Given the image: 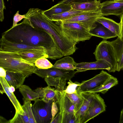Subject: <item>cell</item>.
<instances>
[{"label":"cell","instance_id":"17","mask_svg":"<svg viewBox=\"0 0 123 123\" xmlns=\"http://www.w3.org/2000/svg\"><path fill=\"white\" fill-rule=\"evenodd\" d=\"M83 98L82 104L79 109L74 114L76 123H81L82 120L92 103L93 94L89 92L80 93Z\"/></svg>","mask_w":123,"mask_h":123},{"label":"cell","instance_id":"37","mask_svg":"<svg viewBox=\"0 0 123 123\" xmlns=\"http://www.w3.org/2000/svg\"><path fill=\"white\" fill-rule=\"evenodd\" d=\"M94 0H62L58 2L60 3L71 4L75 3H82Z\"/></svg>","mask_w":123,"mask_h":123},{"label":"cell","instance_id":"9","mask_svg":"<svg viewBox=\"0 0 123 123\" xmlns=\"http://www.w3.org/2000/svg\"><path fill=\"white\" fill-rule=\"evenodd\" d=\"M111 75L102 70L100 73L88 80L82 81L77 88L80 93L87 92L99 86Z\"/></svg>","mask_w":123,"mask_h":123},{"label":"cell","instance_id":"42","mask_svg":"<svg viewBox=\"0 0 123 123\" xmlns=\"http://www.w3.org/2000/svg\"><path fill=\"white\" fill-rule=\"evenodd\" d=\"M121 27V40L123 41V14L120 16V22Z\"/></svg>","mask_w":123,"mask_h":123},{"label":"cell","instance_id":"38","mask_svg":"<svg viewBox=\"0 0 123 123\" xmlns=\"http://www.w3.org/2000/svg\"><path fill=\"white\" fill-rule=\"evenodd\" d=\"M6 9L4 0H0V21L2 22L4 19L3 10Z\"/></svg>","mask_w":123,"mask_h":123},{"label":"cell","instance_id":"11","mask_svg":"<svg viewBox=\"0 0 123 123\" xmlns=\"http://www.w3.org/2000/svg\"><path fill=\"white\" fill-rule=\"evenodd\" d=\"M31 49L46 50L42 47L31 46L13 42L2 37L0 38V51L17 53Z\"/></svg>","mask_w":123,"mask_h":123},{"label":"cell","instance_id":"45","mask_svg":"<svg viewBox=\"0 0 123 123\" xmlns=\"http://www.w3.org/2000/svg\"><path fill=\"white\" fill-rule=\"evenodd\" d=\"M119 123H123V108L120 112Z\"/></svg>","mask_w":123,"mask_h":123},{"label":"cell","instance_id":"39","mask_svg":"<svg viewBox=\"0 0 123 123\" xmlns=\"http://www.w3.org/2000/svg\"><path fill=\"white\" fill-rule=\"evenodd\" d=\"M58 108L56 103L55 102L53 101L52 102L51 107V112L52 118L51 122L52 121L54 118L55 115L58 112Z\"/></svg>","mask_w":123,"mask_h":123},{"label":"cell","instance_id":"12","mask_svg":"<svg viewBox=\"0 0 123 123\" xmlns=\"http://www.w3.org/2000/svg\"><path fill=\"white\" fill-rule=\"evenodd\" d=\"M103 16L114 15L120 16L123 14V0H107L101 3Z\"/></svg>","mask_w":123,"mask_h":123},{"label":"cell","instance_id":"3","mask_svg":"<svg viewBox=\"0 0 123 123\" xmlns=\"http://www.w3.org/2000/svg\"><path fill=\"white\" fill-rule=\"evenodd\" d=\"M0 67L6 71L21 73L26 77L34 73L36 67L17 53L0 51Z\"/></svg>","mask_w":123,"mask_h":123},{"label":"cell","instance_id":"10","mask_svg":"<svg viewBox=\"0 0 123 123\" xmlns=\"http://www.w3.org/2000/svg\"><path fill=\"white\" fill-rule=\"evenodd\" d=\"M77 73L74 70H67L61 69L51 68L45 69L35 68L34 73L43 78L47 76L55 77H60L66 79L67 80H71Z\"/></svg>","mask_w":123,"mask_h":123},{"label":"cell","instance_id":"22","mask_svg":"<svg viewBox=\"0 0 123 123\" xmlns=\"http://www.w3.org/2000/svg\"><path fill=\"white\" fill-rule=\"evenodd\" d=\"M26 78L21 73L7 71L5 78L10 86H12L17 89L23 84Z\"/></svg>","mask_w":123,"mask_h":123},{"label":"cell","instance_id":"32","mask_svg":"<svg viewBox=\"0 0 123 123\" xmlns=\"http://www.w3.org/2000/svg\"><path fill=\"white\" fill-rule=\"evenodd\" d=\"M46 58L43 57L37 59L34 63L35 66L37 68L41 69H45L51 68L53 65Z\"/></svg>","mask_w":123,"mask_h":123},{"label":"cell","instance_id":"4","mask_svg":"<svg viewBox=\"0 0 123 123\" xmlns=\"http://www.w3.org/2000/svg\"><path fill=\"white\" fill-rule=\"evenodd\" d=\"M62 31L69 38L77 43L89 40L93 36L89 30L82 25L77 22H56Z\"/></svg>","mask_w":123,"mask_h":123},{"label":"cell","instance_id":"20","mask_svg":"<svg viewBox=\"0 0 123 123\" xmlns=\"http://www.w3.org/2000/svg\"><path fill=\"white\" fill-rule=\"evenodd\" d=\"M97 22L102 24L121 39V27L120 23H117L112 19L103 16L99 17L97 19Z\"/></svg>","mask_w":123,"mask_h":123},{"label":"cell","instance_id":"35","mask_svg":"<svg viewBox=\"0 0 123 123\" xmlns=\"http://www.w3.org/2000/svg\"><path fill=\"white\" fill-rule=\"evenodd\" d=\"M61 123H76V118L74 113H64L61 114Z\"/></svg>","mask_w":123,"mask_h":123},{"label":"cell","instance_id":"6","mask_svg":"<svg viewBox=\"0 0 123 123\" xmlns=\"http://www.w3.org/2000/svg\"><path fill=\"white\" fill-rule=\"evenodd\" d=\"M47 103L40 98L35 102L32 109L37 123H50L52 118L51 110L52 102Z\"/></svg>","mask_w":123,"mask_h":123},{"label":"cell","instance_id":"5","mask_svg":"<svg viewBox=\"0 0 123 123\" xmlns=\"http://www.w3.org/2000/svg\"><path fill=\"white\" fill-rule=\"evenodd\" d=\"M96 60H103L109 63L112 68L109 72L117 71V62L112 46L110 42L104 39L97 46L93 53Z\"/></svg>","mask_w":123,"mask_h":123},{"label":"cell","instance_id":"29","mask_svg":"<svg viewBox=\"0 0 123 123\" xmlns=\"http://www.w3.org/2000/svg\"><path fill=\"white\" fill-rule=\"evenodd\" d=\"M110 42L113 48L118 62L123 52V41L118 37L116 40Z\"/></svg>","mask_w":123,"mask_h":123},{"label":"cell","instance_id":"27","mask_svg":"<svg viewBox=\"0 0 123 123\" xmlns=\"http://www.w3.org/2000/svg\"><path fill=\"white\" fill-rule=\"evenodd\" d=\"M44 78L48 86H54L55 89H57L65 90L66 88V84L67 80L65 78L48 75Z\"/></svg>","mask_w":123,"mask_h":123},{"label":"cell","instance_id":"34","mask_svg":"<svg viewBox=\"0 0 123 123\" xmlns=\"http://www.w3.org/2000/svg\"><path fill=\"white\" fill-rule=\"evenodd\" d=\"M67 83L68 86H67L64 91L67 93L71 94L78 92L77 88L80 85V83L77 81L73 82L71 80H70Z\"/></svg>","mask_w":123,"mask_h":123},{"label":"cell","instance_id":"21","mask_svg":"<svg viewBox=\"0 0 123 123\" xmlns=\"http://www.w3.org/2000/svg\"><path fill=\"white\" fill-rule=\"evenodd\" d=\"M98 23L95 28L89 31L92 36L97 37L106 40L117 37L116 34L102 24Z\"/></svg>","mask_w":123,"mask_h":123},{"label":"cell","instance_id":"23","mask_svg":"<svg viewBox=\"0 0 123 123\" xmlns=\"http://www.w3.org/2000/svg\"><path fill=\"white\" fill-rule=\"evenodd\" d=\"M118 84V81L117 78L111 75L99 86L87 92L93 94L101 92L104 94L109 89Z\"/></svg>","mask_w":123,"mask_h":123},{"label":"cell","instance_id":"16","mask_svg":"<svg viewBox=\"0 0 123 123\" xmlns=\"http://www.w3.org/2000/svg\"><path fill=\"white\" fill-rule=\"evenodd\" d=\"M17 53L25 60L34 64L35 61L39 58L43 57L48 58L45 49L29 50Z\"/></svg>","mask_w":123,"mask_h":123},{"label":"cell","instance_id":"25","mask_svg":"<svg viewBox=\"0 0 123 123\" xmlns=\"http://www.w3.org/2000/svg\"><path fill=\"white\" fill-rule=\"evenodd\" d=\"M72 9L71 5L70 4L58 3L49 9L43 10V13L49 18L53 14L61 13Z\"/></svg>","mask_w":123,"mask_h":123},{"label":"cell","instance_id":"1","mask_svg":"<svg viewBox=\"0 0 123 123\" xmlns=\"http://www.w3.org/2000/svg\"><path fill=\"white\" fill-rule=\"evenodd\" d=\"M1 37L13 42L43 47L49 58L55 60L64 56L53 36L43 29L32 26L26 18L21 23L3 33Z\"/></svg>","mask_w":123,"mask_h":123},{"label":"cell","instance_id":"24","mask_svg":"<svg viewBox=\"0 0 123 123\" xmlns=\"http://www.w3.org/2000/svg\"><path fill=\"white\" fill-rule=\"evenodd\" d=\"M77 63L72 57L67 56L56 61L52 68L74 70Z\"/></svg>","mask_w":123,"mask_h":123},{"label":"cell","instance_id":"46","mask_svg":"<svg viewBox=\"0 0 123 123\" xmlns=\"http://www.w3.org/2000/svg\"><path fill=\"white\" fill-rule=\"evenodd\" d=\"M15 89L14 86H9L8 89L10 92L13 93L15 91Z\"/></svg>","mask_w":123,"mask_h":123},{"label":"cell","instance_id":"2","mask_svg":"<svg viewBox=\"0 0 123 123\" xmlns=\"http://www.w3.org/2000/svg\"><path fill=\"white\" fill-rule=\"evenodd\" d=\"M43 10L33 8L28 12L26 16L31 24L34 27L44 29L51 35L64 56L72 55L77 49L76 46L77 43L68 37L58 25L43 15Z\"/></svg>","mask_w":123,"mask_h":123},{"label":"cell","instance_id":"43","mask_svg":"<svg viewBox=\"0 0 123 123\" xmlns=\"http://www.w3.org/2000/svg\"><path fill=\"white\" fill-rule=\"evenodd\" d=\"M7 71L3 68L0 67V77L5 78Z\"/></svg>","mask_w":123,"mask_h":123},{"label":"cell","instance_id":"28","mask_svg":"<svg viewBox=\"0 0 123 123\" xmlns=\"http://www.w3.org/2000/svg\"><path fill=\"white\" fill-rule=\"evenodd\" d=\"M18 88L23 97V100L35 102L39 99V95L27 85H23Z\"/></svg>","mask_w":123,"mask_h":123},{"label":"cell","instance_id":"26","mask_svg":"<svg viewBox=\"0 0 123 123\" xmlns=\"http://www.w3.org/2000/svg\"><path fill=\"white\" fill-rule=\"evenodd\" d=\"M87 12H83L72 9L70 10L57 14H53L48 18L55 22L60 21Z\"/></svg>","mask_w":123,"mask_h":123},{"label":"cell","instance_id":"14","mask_svg":"<svg viewBox=\"0 0 123 123\" xmlns=\"http://www.w3.org/2000/svg\"><path fill=\"white\" fill-rule=\"evenodd\" d=\"M77 73L91 70L104 69L108 72L111 69V65L103 60H97L93 62H83L77 63L75 66Z\"/></svg>","mask_w":123,"mask_h":123},{"label":"cell","instance_id":"36","mask_svg":"<svg viewBox=\"0 0 123 123\" xmlns=\"http://www.w3.org/2000/svg\"><path fill=\"white\" fill-rule=\"evenodd\" d=\"M19 11H18L14 15L13 18V25L11 28H13L16 26L18 24L17 23L18 22L23 19L26 18L25 14L21 15L19 14Z\"/></svg>","mask_w":123,"mask_h":123},{"label":"cell","instance_id":"33","mask_svg":"<svg viewBox=\"0 0 123 123\" xmlns=\"http://www.w3.org/2000/svg\"><path fill=\"white\" fill-rule=\"evenodd\" d=\"M25 115L15 114L14 116L9 120V123H29L28 117L25 111Z\"/></svg>","mask_w":123,"mask_h":123},{"label":"cell","instance_id":"18","mask_svg":"<svg viewBox=\"0 0 123 123\" xmlns=\"http://www.w3.org/2000/svg\"><path fill=\"white\" fill-rule=\"evenodd\" d=\"M72 9L85 12L100 11L101 3L100 0H94L71 5Z\"/></svg>","mask_w":123,"mask_h":123},{"label":"cell","instance_id":"19","mask_svg":"<svg viewBox=\"0 0 123 123\" xmlns=\"http://www.w3.org/2000/svg\"><path fill=\"white\" fill-rule=\"evenodd\" d=\"M34 91L39 95V98L48 103L51 101L56 102V93L55 89L48 86L44 88L39 87Z\"/></svg>","mask_w":123,"mask_h":123},{"label":"cell","instance_id":"15","mask_svg":"<svg viewBox=\"0 0 123 123\" xmlns=\"http://www.w3.org/2000/svg\"><path fill=\"white\" fill-rule=\"evenodd\" d=\"M0 85L2 86L5 93L9 98L14 106L15 110V114L18 113L20 115H25V111L22 106L17 98L13 93L10 92L8 89L10 86L5 78L0 77Z\"/></svg>","mask_w":123,"mask_h":123},{"label":"cell","instance_id":"8","mask_svg":"<svg viewBox=\"0 0 123 123\" xmlns=\"http://www.w3.org/2000/svg\"><path fill=\"white\" fill-rule=\"evenodd\" d=\"M106 105L99 94H93L92 101L83 117L81 123H85L106 110Z\"/></svg>","mask_w":123,"mask_h":123},{"label":"cell","instance_id":"41","mask_svg":"<svg viewBox=\"0 0 123 123\" xmlns=\"http://www.w3.org/2000/svg\"><path fill=\"white\" fill-rule=\"evenodd\" d=\"M117 63V71L119 72L121 70H123V52L120 61Z\"/></svg>","mask_w":123,"mask_h":123},{"label":"cell","instance_id":"13","mask_svg":"<svg viewBox=\"0 0 123 123\" xmlns=\"http://www.w3.org/2000/svg\"><path fill=\"white\" fill-rule=\"evenodd\" d=\"M56 93V103L59 105L60 112L74 113V106L70 99L67 96L64 90L55 89Z\"/></svg>","mask_w":123,"mask_h":123},{"label":"cell","instance_id":"40","mask_svg":"<svg viewBox=\"0 0 123 123\" xmlns=\"http://www.w3.org/2000/svg\"><path fill=\"white\" fill-rule=\"evenodd\" d=\"M62 119V115L61 113L59 112L50 123H61Z\"/></svg>","mask_w":123,"mask_h":123},{"label":"cell","instance_id":"31","mask_svg":"<svg viewBox=\"0 0 123 123\" xmlns=\"http://www.w3.org/2000/svg\"><path fill=\"white\" fill-rule=\"evenodd\" d=\"M24 104L22 106L23 108L26 111L28 117L29 123H37L34 117L32 109V105L31 101L23 100Z\"/></svg>","mask_w":123,"mask_h":123},{"label":"cell","instance_id":"30","mask_svg":"<svg viewBox=\"0 0 123 123\" xmlns=\"http://www.w3.org/2000/svg\"><path fill=\"white\" fill-rule=\"evenodd\" d=\"M66 94L74 106L75 113L81 106L83 101V98L81 94L78 92L71 94L66 93Z\"/></svg>","mask_w":123,"mask_h":123},{"label":"cell","instance_id":"7","mask_svg":"<svg viewBox=\"0 0 123 123\" xmlns=\"http://www.w3.org/2000/svg\"><path fill=\"white\" fill-rule=\"evenodd\" d=\"M102 16H103L101 11L87 12L60 21L63 22L78 23L83 25L89 31L96 26L97 19Z\"/></svg>","mask_w":123,"mask_h":123},{"label":"cell","instance_id":"44","mask_svg":"<svg viewBox=\"0 0 123 123\" xmlns=\"http://www.w3.org/2000/svg\"><path fill=\"white\" fill-rule=\"evenodd\" d=\"M0 123H9V120H7L4 117H3L1 116H0Z\"/></svg>","mask_w":123,"mask_h":123}]
</instances>
